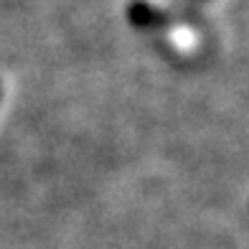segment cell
<instances>
[{"instance_id":"cell-1","label":"cell","mask_w":249,"mask_h":249,"mask_svg":"<svg viewBox=\"0 0 249 249\" xmlns=\"http://www.w3.org/2000/svg\"><path fill=\"white\" fill-rule=\"evenodd\" d=\"M127 18H130V23H132L135 28H140V31L160 28V26H165V23H171V18H168L163 10H158L155 5L145 3V0H135V3H130Z\"/></svg>"}]
</instances>
